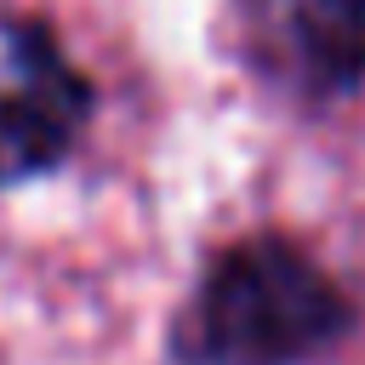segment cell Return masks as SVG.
<instances>
[{"mask_svg": "<svg viewBox=\"0 0 365 365\" xmlns=\"http://www.w3.org/2000/svg\"><path fill=\"white\" fill-rule=\"evenodd\" d=\"M342 291L285 240L234 245L205 291L194 342L211 365H302L348 331Z\"/></svg>", "mask_w": 365, "mask_h": 365, "instance_id": "1", "label": "cell"}, {"mask_svg": "<svg viewBox=\"0 0 365 365\" xmlns=\"http://www.w3.org/2000/svg\"><path fill=\"white\" fill-rule=\"evenodd\" d=\"M91 108V86L57 51L51 29L0 17V182L57 165Z\"/></svg>", "mask_w": 365, "mask_h": 365, "instance_id": "2", "label": "cell"}, {"mask_svg": "<svg viewBox=\"0 0 365 365\" xmlns=\"http://www.w3.org/2000/svg\"><path fill=\"white\" fill-rule=\"evenodd\" d=\"M279 80L302 91H354L365 80V0H240Z\"/></svg>", "mask_w": 365, "mask_h": 365, "instance_id": "3", "label": "cell"}]
</instances>
